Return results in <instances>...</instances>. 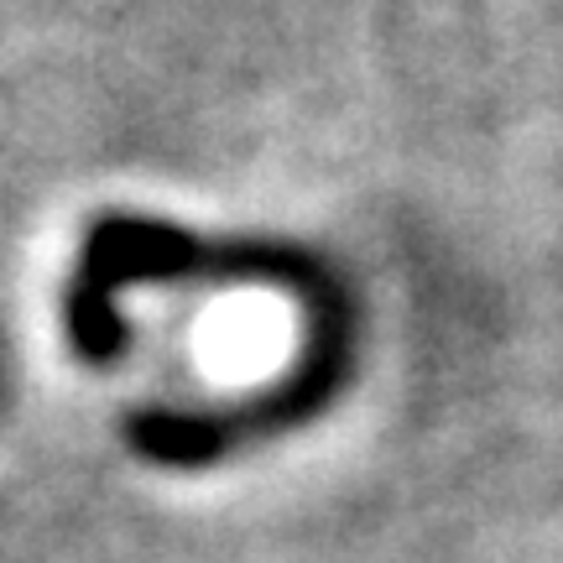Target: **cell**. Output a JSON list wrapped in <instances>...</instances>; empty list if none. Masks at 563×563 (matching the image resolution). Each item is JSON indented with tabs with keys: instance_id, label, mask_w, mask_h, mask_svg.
<instances>
[{
	"instance_id": "obj_1",
	"label": "cell",
	"mask_w": 563,
	"mask_h": 563,
	"mask_svg": "<svg viewBox=\"0 0 563 563\" xmlns=\"http://www.w3.org/2000/svg\"><path fill=\"white\" fill-rule=\"evenodd\" d=\"M287 313L272 298H235L220 302L209 319H203L199 350L203 365L220 371V376H262L282 361L287 350Z\"/></svg>"
}]
</instances>
